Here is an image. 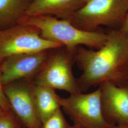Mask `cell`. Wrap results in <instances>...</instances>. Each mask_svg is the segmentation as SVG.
Here are the masks:
<instances>
[{
    "label": "cell",
    "instance_id": "obj_7",
    "mask_svg": "<svg viewBox=\"0 0 128 128\" xmlns=\"http://www.w3.org/2000/svg\"><path fill=\"white\" fill-rule=\"evenodd\" d=\"M99 87L107 121L114 126L128 124V82L117 84L107 82Z\"/></svg>",
    "mask_w": 128,
    "mask_h": 128
},
{
    "label": "cell",
    "instance_id": "obj_20",
    "mask_svg": "<svg viewBox=\"0 0 128 128\" xmlns=\"http://www.w3.org/2000/svg\"><path fill=\"white\" fill-rule=\"evenodd\" d=\"M2 30H0V34H1V33H2Z\"/></svg>",
    "mask_w": 128,
    "mask_h": 128
},
{
    "label": "cell",
    "instance_id": "obj_15",
    "mask_svg": "<svg viewBox=\"0 0 128 128\" xmlns=\"http://www.w3.org/2000/svg\"><path fill=\"white\" fill-rule=\"evenodd\" d=\"M2 84L0 78V108H2L5 111L8 109L9 102L5 94L4 90L2 88Z\"/></svg>",
    "mask_w": 128,
    "mask_h": 128
},
{
    "label": "cell",
    "instance_id": "obj_16",
    "mask_svg": "<svg viewBox=\"0 0 128 128\" xmlns=\"http://www.w3.org/2000/svg\"><path fill=\"white\" fill-rule=\"evenodd\" d=\"M119 29L128 35V12Z\"/></svg>",
    "mask_w": 128,
    "mask_h": 128
},
{
    "label": "cell",
    "instance_id": "obj_19",
    "mask_svg": "<svg viewBox=\"0 0 128 128\" xmlns=\"http://www.w3.org/2000/svg\"><path fill=\"white\" fill-rule=\"evenodd\" d=\"M72 128H82V127H79V126H76V125H72Z\"/></svg>",
    "mask_w": 128,
    "mask_h": 128
},
{
    "label": "cell",
    "instance_id": "obj_21",
    "mask_svg": "<svg viewBox=\"0 0 128 128\" xmlns=\"http://www.w3.org/2000/svg\"></svg>",
    "mask_w": 128,
    "mask_h": 128
},
{
    "label": "cell",
    "instance_id": "obj_1",
    "mask_svg": "<svg viewBox=\"0 0 128 128\" xmlns=\"http://www.w3.org/2000/svg\"><path fill=\"white\" fill-rule=\"evenodd\" d=\"M98 49L78 47L75 60L82 74L78 82L81 91L104 82L121 84L128 82V35L120 29L107 34Z\"/></svg>",
    "mask_w": 128,
    "mask_h": 128
},
{
    "label": "cell",
    "instance_id": "obj_13",
    "mask_svg": "<svg viewBox=\"0 0 128 128\" xmlns=\"http://www.w3.org/2000/svg\"><path fill=\"white\" fill-rule=\"evenodd\" d=\"M66 119L61 109L55 113L42 124L41 128H72Z\"/></svg>",
    "mask_w": 128,
    "mask_h": 128
},
{
    "label": "cell",
    "instance_id": "obj_3",
    "mask_svg": "<svg viewBox=\"0 0 128 128\" xmlns=\"http://www.w3.org/2000/svg\"><path fill=\"white\" fill-rule=\"evenodd\" d=\"M128 12V0H87L68 20L75 26L94 31L100 26L120 27Z\"/></svg>",
    "mask_w": 128,
    "mask_h": 128
},
{
    "label": "cell",
    "instance_id": "obj_11",
    "mask_svg": "<svg viewBox=\"0 0 128 128\" xmlns=\"http://www.w3.org/2000/svg\"><path fill=\"white\" fill-rule=\"evenodd\" d=\"M32 92L38 117L42 124L61 108L55 90L48 87L36 85Z\"/></svg>",
    "mask_w": 128,
    "mask_h": 128
},
{
    "label": "cell",
    "instance_id": "obj_10",
    "mask_svg": "<svg viewBox=\"0 0 128 128\" xmlns=\"http://www.w3.org/2000/svg\"><path fill=\"white\" fill-rule=\"evenodd\" d=\"M87 0H32L25 16H56L68 20Z\"/></svg>",
    "mask_w": 128,
    "mask_h": 128
},
{
    "label": "cell",
    "instance_id": "obj_5",
    "mask_svg": "<svg viewBox=\"0 0 128 128\" xmlns=\"http://www.w3.org/2000/svg\"><path fill=\"white\" fill-rule=\"evenodd\" d=\"M75 51L65 48L64 50L48 56L38 73L35 84L54 90H63L70 94L82 92L73 72L74 64L76 62Z\"/></svg>",
    "mask_w": 128,
    "mask_h": 128
},
{
    "label": "cell",
    "instance_id": "obj_8",
    "mask_svg": "<svg viewBox=\"0 0 128 128\" xmlns=\"http://www.w3.org/2000/svg\"><path fill=\"white\" fill-rule=\"evenodd\" d=\"M48 57L46 51H44L13 55L6 58L0 67L2 85L38 73Z\"/></svg>",
    "mask_w": 128,
    "mask_h": 128
},
{
    "label": "cell",
    "instance_id": "obj_17",
    "mask_svg": "<svg viewBox=\"0 0 128 128\" xmlns=\"http://www.w3.org/2000/svg\"><path fill=\"white\" fill-rule=\"evenodd\" d=\"M112 128H128V124L121 125H116Z\"/></svg>",
    "mask_w": 128,
    "mask_h": 128
},
{
    "label": "cell",
    "instance_id": "obj_6",
    "mask_svg": "<svg viewBox=\"0 0 128 128\" xmlns=\"http://www.w3.org/2000/svg\"><path fill=\"white\" fill-rule=\"evenodd\" d=\"M62 46L41 37L36 28L20 24L2 30L0 35V60L13 55L36 53Z\"/></svg>",
    "mask_w": 128,
    "mask_h": 128
},
{
    "label": "cell",
    "instance_id": "obj_18",
    "mask_svg": "<svg viewBox=\"0 0 128 128\" xmlns=\"http://www.w3.org/2000/svg\"><path fill=\"white\" fill-rule=\"evenodd\" d=\"M4 111V110L3 109H2V108H0V117L5 114Z\"/></svg>",
    "mask_w": 128,
    "mask_h": 128
},
{
    "label": "cell",
    "instance_id": "obj_2",
    "mask_svg": "<svg viewBox=\"0 0 128 128\" xmlns=\"http://www.w3.org/2000/svg\"><path fill=\"white\" fill-rule=\"evenodd\" d=\"M20 22V24L36 28L46 40L59 43L72 51L81 45L98 49L104 44L108 38L107 34L84 30L66 20L50 15L25 16Z\"/></svg>",
    "mask_w": 128,
    "mask_h": 128
},
{
    "label": "cell",
    "instance_id": "obj_12",
    "mask_svg": "<svg viewBox=\"0 0 128 128\" xmlns=\"http://www.w3.org/2000/svg\"><path fill=\"white\" fill-rule=\"evenodd\" d=\"M32 1L0 0V27L8 26L20 20L25 16Z\"/></svg>",
    "mask_w": 128,
    "mask_h": 128
},
{
    "label": "cell",
    "instance_id": "obj_9",
    "mask_svg": "<svg viewBox=\"0 0 128 128\" xmlns=\"http://www.w3.org/2000/svg\"><path fill=\"white\" fill-rule=\"evenodd\" d=\"M15 114L27 128H41L32 91L22 86L12 85L4 90Z\"/></svg>",
    "mask_w": 128,
    "mask_h": 128
},
{
    "label": "cell",
    "instance_id": "obj_14",
    "mask_svg": "<svg viewBox=\"0 0 128 128\" xmlns=\"http://www.w3.org/2000/svg\"><path fill=\"white\" fill-rule=\"evenodd\" d=\"M0 128H19L18 123L13 117L6 114L0 117Z\"/></svg>",
    "mask_w": 128,
    "mask_h": 128
},
{
    "label": "cell",
    "instance_id": "obj_4",
    "mask_svg": "<svg viewBox=\"0 0 128 128\" xmlns=\"http://www.w3.org/2000/svg\"><path fill=\"white\" fill-rule=\"evenodd\" d=\"M60 107L69 117L74 125L82 128H112L104 116L99 87L89 93L70 94L67 98L58 96Z\"/></svg>",
    "mask_w": 128,
    "mask_h": 128
}]
</instances>
